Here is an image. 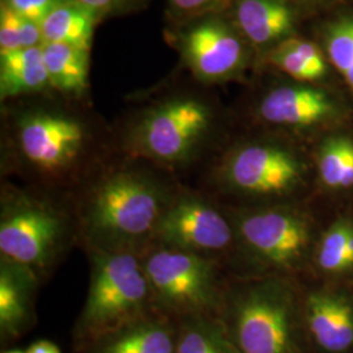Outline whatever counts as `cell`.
Here are the masks:
<instances>
[{
  "instance_id": "6da1fadb",
  "label": "cell",
  "mask_w": 353,
  "mask_h": 353,
  "mask_svg": "<svg viewBox=\"0 0 353 353\" xmlns=\"http://www.w3.org/2000/svg\"><path fill=\"white\" fill-rule=\"evenodd\" d=\"M117 154L89 103L48 93L1 105V173L26 186L72 198Z\"/></svg>"
},
{
  "instance_id": "7a4b0ae2",
  "label": "cell",
  "mask_w": 353,
  "mask_h": 353,
  "mask_svg": "<svg viewBox=\"0 0 353 353\" xmlns=\"http://www.w3.org/2000/svg\"><path fill=\"white\" fill-rule=\"evenodd\" d=\"M119 159V153L117 154ZM77 190L79 242L88 252L143 254L181 186L172 174L121 154Z\"/></svg>"
},
{
  "instance_id": "3957f363",
  "label": "cell",
  "mask_w": 353,
  "mask_h": 353,
  "mask_svg": "<svg viewBox=\"0 0 353 353\" xmlns=\"http://www.w3.org/2000/svg\"><path fill=\"white\" fill-rule=\"evenodd\" d=\"M221 112L205 87L160 92L128 115L117 152L174 176L198 164L214 148Z\"/></svg>"
},
{
  "instance_id": "277c9868",
  "label": "cell",
  "mask_w": 353,
  "mask_h": 353,
  "mask_svg": "<svg viewBox=\"0 0 353 353\" xmlns=\"http://www.w3.org/2000/svg\"><path fill=\"white\" fill-rule=\"evenodd\" d=\"M79 242L72 199L3 181L0 256L45 281Z\"/></svg>"
},
{
  "instance_id": "5b68a950",
  "label": "cell",
  "mask_w": 353,
  "mask_h": 353,
  "mask_svg": "<svg viewBox=\"0 0 353 353\" xmlns=\"http://www.w3.org/2000/svg\"><path fill=\"white\" fill-rule=\"evenodd\" d=\"M217 316L239 353H305L303 299L290 278L263 275L229 285Z\"/></svg>"
},
{
  "instance_id": "8992f818",
  "label": "cell",
  "mask_w": 353,
  "mask_h": 353,
  "mask_svg": "<svg viewBox=\"0 0 353 353\" xmlns=\"http://www.w3.org/2000/svg\"><path fill=\"white\" fill-rule=\"evenodd\" d=\"M307 178V164L290 141L263 137L233 143L216 160L211 182L216 190L246 205L290 202Z\"/></svg>"
},
{
  "instance_id": "52a82bcc",
  "label": "cell",
  "mask_w": 353,
  "mask_h": 353,
  "mask_svg": "<svg viewBox=\"0 0 353 353\" xmlns=\"http://www.w3.org/2000/svg\"><path fill=\"white\" fill-rule=\"evenodd\" d=\"M88 294L75 327V341L84 348L156 312L140 254L88 252Z\"/></svg>"
},
{
  "instance_id": "ba28073f",
  "label": "cell",
  "mask_w": 353,
  "mask_h": 353,
  "mask_svg": "<svg viewBox=\"0 0 353 353\" xmlns=\"http://www.w3.org/2000/svg\"><path fill=\"white\" fill-rule=\"evenodd\" d=\"M233 221L237 252L267 275L290 278L301 270L314 248V224L292 202L242 205L228 211Z\"/></svg>"
},
{
  "instance_id": "9c48e42d",
  "label": "cell",
  "mask_w": 353,
  "mask_h": 353,
  "mask_svg": "<svg viewBox=\"0 0 353 353\" xmlns=\"http://www.w3.org/2000/svg\"><path fill=\"white\" fill-rule=\"evenodd\" d=\"M140 255L157 313L176 321L219 316L227 288L220 262L166 246H152Z\"/></svg>"
},
{
  "instance_id": "30bf717a",
  "label": "cell",
  "mask_w": 353,
  "mask_h": 353,
  "mask_svg": "<svg viewBox=\"0 0 353 353\" xmlns=\"http://www.w3.org/2000/svg\"><path fill=\"white\" fill-rule=\"evenodd\" d=\"M168 39L196 84L205 88L240 80L256 57L227 11L172 23Z\"/></svg>"
},
{
  "instance_id": "8fae6325",
  "label": "cell",
  "mask_w": 353,
  "mask_h": 353,
  "mask_svg": "<svg viewBox=\"0 0 353 353\" xmlns=\"http://www.w3.org/2000/svg\"><path fill=\"white\" fill-rule=\"evenodd\" d=\"M152 246L173 248L220 262L237 252V239L228 211L207 195L181 188L165 212Z\"/></svg>"
},
{
  "instance_id": "7c38bea8",
  "label": "cell",
  "mask_w": 353,
  "mask_h": 353,
  "mask_svg": "<svg viewBox=\"0 0 353 353\" xmlns=\"http://www.w3.org/2000/svg\"><path fill=\"white\" fill-rule=\"evenodd\" d=\"M254 114L261 123L279 132L303 134L339 123L347 109L328 89L288 80L265 89Z\"/></svg>"
},
{
  "instance_id": "4fadbf2b",
  "label": "cell",
  "mask_w": 353,
  "mask_h": 353,
  "mask_svg": "<svg viewBox=\"0 0 353 353\" xmlns=\"http://www.w3.org/2000/svg\"><path fill=\"white\" fill-rule=\"evenodd\" d=\"M306 341L321 353L353 352V296L335 288L310 290L303 299Z\"/></svg>"
},
{
  "instance_id": "5bb4252c",
  "label": "cell",
  "mask_w": 353,
  "mask_h": 353,
  "mask_svg": "<svg viewBox=\"0 0 353 353\" xmlns=\"http://www.w3.org/2000/svg\"><path fill=\"white\" fill-rule=\"evenodd\" d=\"M227 12L262 59L281 42L297 36L300 8L290 0H232Z\"/></svg>"
},
{
  "instance_id": "9a60e30c",
  "label": "cell",
  "mask_w": 353,
  "mask_h": 353,
  "mask_svg": "<svg viewBox=\"0 0 353 353\" xmlns=\"http://www.w3.org/2000/svg\"><path fill=\"white\" fill-rule=\"evenodd\" d=\"M42 281L24 265L0 256V336L20 339L36 321V297Z\"/></svg>"
},
{
  "instance_id": "2e32d148",
  "label": "cell",
  "mask_w": 353,
  "mask_h": 353,
  "mask_svg": "<svg viewBox=\"0 0 353 353\" xmlns=\"http://www.w3.org/2000/svg\"><path fill=\"white\" fill-rule=\"evenodd\" d=\"M176 319L157 312L139 318L89 345V353H176Z\"/></svg>"
},
{
  "instance_id": "e0dca14e",
  "label": "cell",
  "mask_w": 353,
  "mask_h": 353,
  "mask_svg": "<svg viewBox=\"0 0 353 353\" xmlns=\"http://www.w3.org/2000/svg\"><path fill=\"white\" fill-rule=\"evenodd\" d=\"M54 93L42 46L0 54V101L7 102Z\"/></svg>"
},
{
  "instance_id": "ac0fdd59",
  "label": "cell",
  "mask_w": 353,
  "mask_h": 353,
  "mask_svg": "<svg viewBox=\"0 0 353 353\" xmlns=\"http://www.w3.org/2000/svg\"><path fill=\"white\" fill-rule=\"evenodd\" d=\"M42 51L52 92L89 103L90 50L65 43H43Z\"/></svg>"
},
{
  "instance_id": "d6986e66",
  "label": "cell",
  "mask_w": 353,
  "mask_h": 353,
  "mask_svg": "<svg viewBox=\"0 0 353 353\" xmlns=\"http://www.w3.org/2000/svg\"><path fill=\"white\" fill-rule=\"evenodd\" d=\"M263 61L290 80L306 84L326 79L331 67L322 46L299 34L281 42Z\"/></svg>"
},
{
  "instance_id": "ffe728a7",
  "label": "cell",
  "mask_w": 353,
  "mask_h": 353,
  "mask_svg": "<svg viewBox=\"0 0 353 353\" xmlns=\"http://www.w3.org/2000/svg\"><path fill=\"white\" fill-rule=\"evenodd\" d=\"M102 19L77 0H67L39 24L43 43H65L92 50L94 30Z\"/></svg>"
},
{
  "instance_id": "44dd1931",
  "label": "cell",
  "mask_w": 353,
  "mask_h": 353,
  "mask_svg": "<svg viewBox=\"0 0 353 353\" xmlns=\"http://www.w3.org/2000/svg\"><path fill=\"white\" fill-rule=\"evenodd\" d=\"M318 178L330 191L353 188V137L332 134L322 140L316 152Z\"/></svg>"
},
{
  "instance_id": "7402d4cb",
  "label": "cell",
  "mask_w": 353,
  "mask_h": 353,
  "mask_svg": "<svg viewBox=\"0 0 353 353\" xmlns=\"http://www.w3.org/2000/svg\"><path fill=\"white\" fill-rule=\"evenodd\" d=\"M176 325V353H239L219 316H189Z\"/></svg>"
},
{
  "instance_id": "603a6c76",
  "label": "cell",
  "mask_w": 353,
  "mask_h": 353,
  "mask_svg": "<svg viewBox=\"0 0 353 353\" xmlns=\"http://www.w3.org/2000/svg\"><path fill=\"white\" fill-rule=\"evenodd\" d=\"M321 42L330 65L353 90V12L341 13L325 23Z\"/></svg>"
},
{
  "instance_id": "cb8c5ba5",
  "label": "cell",
  "mask_w": 353,
  "mask_h": 353,
  "mask_svg": "<svg viewBox=\"0 0 353 353\" xmlns=\"http://www.w3.org/2000/svg\"><path fill=\"white\" fill-rule=\"evenodd\" d=\"M352 228L351 219L339 217L322 234L314 252L316 265L322 272L331 276L348 274L347 248Z\"/></svg>"
},
{
  "instance_id": "d4e9b609",
  "label": "cell",
  "mask_w": 353,
  "mask_h": 353,
  "mask_svg": "<svg viewBox=\"0 0 353 353\" xmlns=\"http://www.w3.org/2000/svg\"><path fill=\"white\" fill-rule=\"evenodd\" d=\"M43 45L41 26L0 4V54Z\"/></svg>"
},
{
  "instance_id": "484cf974",
  "label": "cell",
  "mask_w": 353,
  "mask_h": 353,
  "mask_svg": "<svg viewBox=\"0 0 353 353\" xmlns=\"http://www.w3.org/2000/svg\"><path fill=\"white\" fill-rule=\"evenodd\" d=\"M170 23L211 12L227 11L232 0H166Z\"/></svg>"
},
{
  "instance_id": "4316f807",
  "label": "cell",
  "mask_w": 353,
  "mask_h": 353,
  "mask_svg": "<svg viewBox=\"0 0 353 353\" xmlns=\"http://www.w3.org/2000/svg\"><path fill=\"white\" fill-rule=\"evenodd\" d=\"M97 13L102 20L144 10L150 0H77Z\"/></svg>"
},
{
  "instance_id": "83f0119b",
  "label": "cell",
  "mask_w": 353,
  "mask_h": 353,
  "mask_svg": "<svg viewBox=\"0 0 353 353\" xmlns=\"http://www.w3.org/2000/svg\"><path fill=\"white\" fill-rule=\"evenodd\" d=\"M67 0H0V4L7 6L14 12L41 24L57 7Z\"/></svg>"
},
{
  "instance_id": "f1b7e54d",
  "label": "cell",
  "mask_w": 353,
  "mask_h": 353,
  "mask_svg": "<svg viewBox=\"0 0 353 353\" xmlns=\"http://www.w3.org/2000/svg\"><path fill=\"white\" fill-rule=\"evenodd\" d=\"M28 353H62L59 347L54 344L52 341H38L30 344V347L26 350Z\"/></svg>"
},
{
  "instance_id": "f546056e",
  "label": "cell",
  "mask_w": 353,
  "mask_h": 353,
  "mask_svg": "<svg viewBox=\"0 0 353 353\" xmlns=\"http://www.w3.org/2000/svg\"><path fill=\"white\" fill-rule=\"evenodd\" d=\"M290 1H293V3L300 8V7H303V6L318 4V3H321V1H323V0H290Z\"/></svg>"
},
{
  "instance_id": "4dcf8cb0",
  "label": "cell",
  "mask_w": 353,
  "mask_h": 353,
  "mask_svg": "<svg viewBox=\"0 0 353 353\" xmlns=\"http://www.w3.org/2000/svg\"><path fill=\"white\" fill-rule=\"evenodd\" d=\"M3 353H28L26 351H20V350H8V351H4Z\"/></svg>"
}]
</instances>
